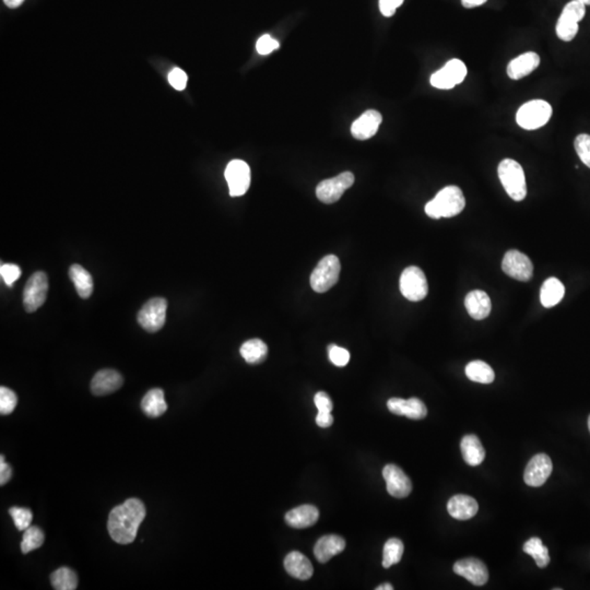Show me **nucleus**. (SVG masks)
<instances>
[{
	"mask_svg": "<svg viewBox=\"0 0 590 590\" xmlns=\"http://www.w3.org/2000/svg\"><path fill=\"white\" fill-rule=\"evenodd\" d=\"M328 354H329V360L333 362V364L339 366V368L346 366L350 361L349 351L341 348V347L335 346V345L328 346Z\"/></svg>",
	"mask_w": 590,
	"mask_h": 590,
	"instance_id": "nucleus-39",
	"label": "nucleus"
},
{
	"mask_svg": "<svg viewBox=\"0 0 590 590\" xmlns=\"http://www.w3.org/2000/svg\"><path fill=\"white\" fill-rule=\"evenodd\" d=\"M553 464L550 457L538 454L530 459L524 469V480L529 487H538L545 485L552 474Z\"/></svg>",
	"mask_w": 590,
	"mask_h": 590,
	"instance_id": "nucleus-14",
	"label": "nucleus"
},
{
	"mask_svg": "<svg viewBox=\"0 0 590 590\" xmlns=\"http://www.w3.org/2000/svg\"><path fill=\"white\" fill-rule=\"evenodd\" d=\"M316 423L321 428H329V426L333 425V416H331V412L318 411L317 416H316Z\"/></svg>",
	"mask_w": 590,
	"mask_h": 590,
	"instance_id": "nucleus-46",
	"label": "nucleus"
},
{
	"mask_svg": "<svg viewBox=\"0 0 590 590\" xmlns=\"http://www.w3.org/2000/svg\"><path fill=\"white\" fill-rule=\"evenodd\" d=\"M142 411L150 418H159L167 409L164 399V391L160 388L151 389L146 393L142 401Z\"/></svg>",
	"mask_w": 590,
	"mask_h": 590,
	"instance_id": "nucleus-28",
	"label": "nucleus"
},
{
	"mask_svg": "<svg viewBox=\"0 0 590 590\" xmlns=\"http://www.w3.org/2000/svg\"><path fill=\"white\" fill-rule=\"evenodd\" d=\"M540 65V57L534 52L522 54L517 59H513L507 66V75L513 80H520L528 76Z\"/></svg>",
	"mask_w": 590,
	"mask_h": 590,
	"instance_id": "nucleus-25",
	"label": "nucleus"
},
{
	"mask_svg": "<svg viewBox=\"0 0 590 590\" xmlns=\"http://www.w3.org/2000/svg\"><path fill=\"white\" fill-rule=\"evenodd\" d=\"M400 292L407 300L419 302L426 298L429 292V285L425 275L419 267L411 266L406 268L401 273Z\"/></svg>",
	"mask_w": 590,
	"mask_h": 590,
	"instance_id": "nucleus-6",
	"label": "nucleus"
},
{
	"mask_svg": "<svg viewBox=\"0 0 590 590\" xmlns=\"http://www.w3.org/2000/svg\"><path fill=\"white\" fill-rule=\"evenodd\" d=\"M393 587L391 584H383V585L376 587V590H393Z\"/></svg>",
	"mask_w": 590,
	"mask_h": 590,
	"instance_id": "nucleus-49",
	"label": "nucleus"
},
{
	"mask_svg": "<svg viewBox=\"0 0 590 590\" xmlns=\"http://www.w3.org/2000/svg\"><path fill=\"white\" fill-rule=\"evenodd\" d=\"M285 568L289 575L301 580H310L314 574L313 565L298 551H292L285 557Z\"/></svg>",
	"mask_w": 590,
	"mask_h": 590,
	"instance_id": "nucleus-24",
	"label": "nucleus"
},
{
	"mask_svg": "<svg viewBox=\"0 0 590 590\" xmlns=\"http://www.w3.org/2000/svg\"><path fill=\"white\" fill-rule=\"evenodd\" d=\"M576 1H580V3H584V5H589L590 6V0H576Z\"/></svg>",
	"mask_w": 590,
	"mask_h": 590,
	"instance_id": "nucleus-50",
	"label": "nucleus"
},
{
	"mask_svg": "<svg viewBox=\"0 0 590 590\" xmlns=\"http://www.w3.org/2000/svg\"><path fill=\"white\" fill-rule=\"evenodd\" d=\"M123 376L115 370H102L94 375L91 381V391L96 396H106L115 393L123 386Z\"/></svg>",
	"mask_w": 590,
	"mask_h": 590,
	"instance_id": "nucleus-19",
	"label": "nucleus"
},
{
	"mask_svg": "<svg viewBox=\"0 0 590 590\" xmlns=\"http://www.w3.org/2000/svg\"><path fill=\"white\" fill-rule=\"evenodd\" d=\"M564 293L563 283L557 278H549L541 287L540 301L545 308H553L562 301Z\"/></svg>",
	"mask_w": 590,
	"mask_h": 590,
	"instance_id": "nucleus-27",
	"label": "nucleus"
},
{
	"mask_svg": "<svg viewBox=\"0 0 590 590\" xmlns=\"http://www.w3.org/2000/svg\"><path fill=\"white\" fill-rule=\"evenodd\" d=\"M464 306L468 314L476 321H482L491 313V300L485 291L474 290L468 293L464 298Z\"/></svg>",
	"mask_w": 590,
	"mask_h": 590,
	"instance_id": "nucleus-20",
	"label": "nucleus"
},
{
	"mask_svg": "<svg viewBox=\"0 0 590 590\" xmlns=\"http://www.w3.org/2000/svg\"><path fill=\"white\" fill-rule=\"evenodd\" d=\"M48 278L43 271L33 273L23 291V305L28 313H33L43 305L47 298Z\"/></svg>",
	"mask_w": 590,
	"mask_h": 590,
	"instance_id": "nucleus-9",
	"label": "nucleus"
},
{
	"mask_svg": "<svg viewBox=\"0 0 590 590\" xmlns=\"http://www.w3.org/2000/svg\"><path fill=\"white\" fill-rule=\"evenodd\" d=\"M524 552L534 557L536 564L540 568H547L550 563V555L547 547L543 545V541L539 538L535 537L528 540L524 545Z\"/></svg>",
	"mask_w": 590,
	"mask_h": 590,
	"instance_id": "nucleus-33",
	"label": "nucleus"
},
{
	"mask_svg": "<svg viewBox=\"0 0 590 590\" xmlns=\"http://www.w3.org/2000/svg\"><path fill=\"white\" fill-rule=\"evenodd\" d=\"M404 543L397 538H391L384 545L383 566L389 568L393 565L400 562L401 557L404 554Z\"/></svg>",
	"mask_w": 590,
	"mask_h": 590,
	"instance_id": "nucleus-34",
	"label": "nucleus"
},
{
	"mask_svg": "<svg viewBox=\"0 0 590 590\" xmlns=\"http://www.w3.org/2000/svg\"><path fill=\"white\" fill-rule=\"evenodd\" d=\"M319 512L313 505H302L295 507L285 515V522L290 527L296 529L312 527L317 522Z\"/></svg>",
	"mask_w": 590,
	"mask_h": 590,
	"instance_id": "nucleus-23",
	"label": "nucleus"
},
{
	"mask_svg": "<svg viewBox=\"0 0 590 590\" xmlns=\"http://www.w3.org/2000/svg\"><path fill=\"white\" fill-rule=\"evenodd\" d=\"M584 3L573 0L565 6L557 23V36L564 42H570L578 33V22L585 17Z\"/></svg>",
	"mask_w": 590,
	"mask_h": 590,
	"instance_id": "nucleus-7",
	"label": "nucleus"
},
{
	"mask_svg": "<svg viewBox=\"0 0 590 590\" xmlns=\"http://www.w3.org/2000/svg\"><path fill=\"white\" fill-rule=\"evenodd\" d=\"M487 0H462V6L464 8H476L487 3Z\"/></svg>",
	"mask_w": 590,
	"mask_h": 590,
	"instance_id": "nucleus-47",
	"label": "nucleus"
},
{
	"mask_svg": "<svg viewBox=\"0 0 590 590\" xmlns=\"http://www.w3.org/2000/svg\"><path fill=\"white\" fill-rule=\"evenodd\" d=\"M146 506L138 499H128L109 513L107 530L115 543H134L140 524L146 518Z\"/></svg>",
	"mask_w": 590,
	"mask_h": 590,
	"instance_id": "nucleus-1",
	"label": "nucleus"
},
{
	"mask_svg": "<svg viewBox=\"0 0 590 590\" xmlns=\"http://www.w3.org/2000/svg\"><path fill=\"white\" fill-rule=\"evenodd\" d=\"M576 152H577L578 157L582 160L586 167L590 169V136L587 134H582L576 137L575 142Z\"/></svg>",
	"mask_w": 590,
	"mask_h": 590,
	"instance_id": "nucleus-38",
	"label": "nucleus"
},
{
	"mask_svg": "<svg viewBox=\"0 0 590 590\" xmlns=\"http://www.w3.org/2000/svg\"><path fill=\"white\" fill-rule=\"evenodd\" d=\"M3 1L9 8H18L19 6L22 5L24 0H3Z\"/></svg>",
	"mask_w": 590,
	"mask_h": 590,
	"instance_id": "nucleus-48",
	"label": "nucleus"
},
{
	"mask_svg": "<svg viewBox=\"0 0 590 590\" xmlns=\"http://www.w3.org/2000/svg\"><path fill=\"white\" fill-rule=\"evenodd\" d=\"M9 514L15 522V527L20 531H24L31 526L33 520V514L29 508L24 507H11Z\"/></svg>",
	"mask_w": 590,
	"mask_h": 590,
	"instance_id": "nucleus-36",
	"label": "nucleus"
},
{
	"mask_svg": "<svg viewBox=\"0 0 590 590\" xmlns=\"http://www.w3.org/2000/svg\"><path fill=\"white\" fill-rule=\"evenodd\" d=\"M278 48H279V42L271 38L269 34L262 36L256 44V50L260 55H268Z\"/></svg>",
	"mask_w": 590,
	"mask_h": 590,
	"instance_id": "nucleus-41",
	"label": "nucleus"
},
{
	"mask_svg": "<svg viewBox=\"0 0 590 590\" xmlns=\"http://www.w3.org/2000/svg\"><path fill=\"white\" fill-rule=\"evenodd\" d=\"M340 269V260L337 256H325L310 275V287L315 292H327L338 282Z\"/></svg>",
	"mask_w": 590,
	"mask_h": 590,
	"instance_id": "nucleus-4",
	"label": "nucleus"
},
{
	"mask_svg": "<svg viewBox=\"0 0 590 590\" xmlns=\"http://www.w3.org/2000/svg\"><path fill=\"white\" fill-rule=\"evenodd\" d=\"M13 477L11 467L5 462V457H0V485H5Z\"/></svg>",
	"mask_w": 590,
	"mask_h": 590,
	"instance_id": "nucleus-45",
	"label": "nucleus"
},
{
	"mask_svg": "<svg viewBox=\"0 0 590 590\" xmlns=\"http://www.w3.org/2000/svg\"><path fill=\"white\" fill-rule=\"evenodd\" d=\"M402 3L404 0H379V10L385 17H393Z\"/></svg>",
	"mask_w": 590,
	"mask_h": 590,
	"instance_id": "nucleus-44",
	"label": "nucleus"
},
{
	"mask_svg": "<svg viewBox=\"0 0 590 590\" xmlns=\"http://www.w3.org/2000/svg\"><path fill=\"white\" fill-rule=\"evenodd\" d=\"M387 407L391 414L404 416L409 419L422 420L428 416V409L423 401L419 398H391L387 401Z\"/></svg>",
	"mask_w": 590,
	"mask_h": 590,
	"instance_id": "nucleus-17",
	"label": "nucleus"
},
{
	"mask_svg": "<svg viewBox=\"0 0 590 590\" xmlns=\"http://www.w3.org/2000/svg\"><path fill=\"white\" fill-rule=\"evenodd\" d=\"M18 404V398L15 391L7 387H0V414L3 416L13 414Z\"/></svg>",
	"mask_w": 590,
	"mask_h": 590,
	"instance_id": "nucleus-37",
	"label": "nucleus"
},
{
	"mask_svg": "<svg viewBox=\"0 0 590 590\" xmlns=\"http://www.w3.org/2000/svg\"><path fill=\"white\" fill-rule=\"evenodd\" d=\"M229 185V195L232 197L243 196L250 186V169L246 162L233 160L227 164L225 173Z\"/></svg>",
	"mask_w": 590,
	"mask_h": 590,
	"instance_id": "nucleus-11",
	"label": "nucleus"
},
{
	"mask_svg": "<svg viewBox=\"0 0 590 590\" xmlns=\"http://www.w3.org/2000/svg\"><path fill=\"white\" fill-rule=\"evenodd\" d=\"M466 375L470 381L480 384H491L494 381V371L483 361H472L466 366Z\"/></svg>",
	"mask_w": 590,
	"mask_h": 590,
	"instance_id": "nucleus-31",
	"label": "nucleus"
},
{
	"mask_svg": "<svg viewBox=\"0 0 590 590\" xmlns=\"http://www.w3.org/2000/svg\"><path fill=\"white\" fill-rule=\"evenodd\" d=\"M69 278L76 287L79 296L82 298H90L93 292V279L89 271L80 265H73L69 269Z\"/></svg>",
	"mask_w": 590,
	"mask_h": 590,
	"instance_id": "nucleus-29",
	"label": "nucleus"
},
{
	"mask_svg": "<svg viewBox=\"0 0 590 590\" xmlns=\"http://www.w3.org/2000/svg\"><path fill=\"white\" fill-rule=\"evenodd\" d=\"M552 116V107L543 100L527 102L518 109L516 121L522 128L535 130L545 126Z\"/></svg>",
	"mask_w": 590,
	"mask_h": 590,
	"instance_id": "nucleus-5",
	"label": "nucleus"
},
{
	"mask_svg": "<svg viewBox=\"0 0 590 590\" xmlns=\"http://www.w3.org/2000/svg\"><path fill=\"white\" fill-rule=\"evenodd\" d=\"M354 183V175L351 172H343L338 176L319 183L316 188V196L324 204H333L340 199L341 196Z\"/></svg>",
	"mask_w": 590,
	"mask_h": 590,
	"instance_id": "nucleus-10",
	"label": "nucleus"
},
{
	"mask_svg": "<svg viewBox=\"0 0 590 590\" xmlns=\"http://www.w3.org/2000/svg\"><path fill=\"white\" fill-rule=\"evenodd\" d=\"M314 402H315V406L317 407L318 411H333V401H331V397L328 396L327 393H324V391L316 393L315 397H314Z\"/></svg>",
	"mask_w": 590,
	"mask_h": 590,
	"instance_id": "nucleus-43",
	"label": "nucleus"
},
{
	"mask_svg": "<svg viewBox=\"0 0 590 590\" xmlns=\"http://www.w3.org/2000/svg\"><path fill=\"white\" fill-rule=\"evenodd\" d=\"M345 547H346V541L340 536H324L316 543L314 554L318 562L326 563L335 555L342 552Z\"/></svg>",
	"mask_w": 590,
	"mask_h": 590,
	"instance_id": "nucleus-22",
	"label": "nucleus"
},
{
	"mask_svg": "<svg viewBox=\"0 0 590 590\" xmlns=\"http://www.w3.org/2000/svg\"><path fill=\"white\" fill-rule=\"evenodd\" d=\"M502 269L507 275L518 281H529L534 275V265L527 255L520 250H508L502 262Z\"/></svg>",
	"mask_w": 590,
	"mask_h": 590,
	"instance_id": "nucleus-12",
	"label": "nucleus"
},
{
	"mask_svg": "<svg viewBox=\"0 0 590 590\" xmlns=\"http://www.w3.org/2000/svg\"><path fill=\"white\" fill-rule=\"evenodd\" d=\"M167 302L163 298H154L139 310L137 321L148 333L161 331L167 319Z\"/></svg>",
	"mask_w": 590,
	"mask_h": 590,
	"instance_id": "nucleus-8",
	"label": "nucleus"
},
{
	"mask_svg": "<svg viewBox=\"0 0 590 590\" xmlns=\"http://www.w3.org/2000/svg\"><path fill=\"white\" fill-rule=\"evenodd\" d=\"M466 76V65L459 59H452L443 68L432 75L431 84L434 88L449 90L462 84Z\"/></svg>",
	"mask_w": 590,
	"mask_h": 590,
	"instance_id": "nucleus-13",
	"label": "nucleus"
},
{
	"mask_svg": "<svg viewBox=\"0 0 590 590\" xmlns=\"http://www.w3.org/2000/svg\"><path fill=\"white\" fill-rule=\"evenodd\" d=\"M462 457L469 466H479L485 458V451L476 435H466L460 443Z\"/></svg>",
	"mask_w": 590,
	"mask_h": 590,
	"instance_id": "nucleus-26",
	"label": "nucleus"
},
{
	"mask_svg": "<svg viewBox=\"0 0 590 590\" xmlns=\"http://www.w3.org/2000/svg\"><path fill=\"white\" fill-rule=\"evenodd\" d=\"M381 121H383V117L379 112L368 109L352 124L351 134L358 140H368L375 136Z\"/></svg>",
	"mask_w": 590,
	"mask_h": 590,
	"instance_id": "nucleus-18",
	"label": "nucleus"
},
{
	"mask_svg": "<svg viewBox=\"0 0 590 590\" xmlns=\"http://www.w3.org/2000/svg\"><path fill=\"white\" fill-rule=\"evenodd\" d=\"M588 428H589V432H590V416H589V418H588Z\"/></svg>",
	"mask_w": 590,
	"mask_h": 590,
	"instance_id": "nucleus-51",
	"label": "nucleus"
},
{
	"mask_svg": "<svg viewBox=\"0 0 590 590\" xmlns=\"http://www.w3.org/2000/svg\"><path fill=\"white\" fill-rule=\"evenodd\" d=\"M44 540H45V536H44L43 530L36 526H30L28 529L24 530L22 543H21V551L27 554L31 551L36 550L43 545Z\"/></svg>",
	"mask_w": 590,
	"mask_h": 590,
	"instance_id": "nucleus-35",
	"label": "nucleus"
},
{
	"mask_svg": "<svg viewBox=\"0 0 590 590\" xmlns=\"http://www.w3.org/2000/svg\"><path fill=\"white\" fill-rule=\"evenodd\" d=\"M479 510V505L474 497L458 494L449 499L447 510L455 520H467L474 517Z\"/></svg>",
	"mask_w": 590,
	"mask_h": 590,
	"instance_id": "nucleus-21",
	"label": "nucleus"
},
{
	"mask_svg": "<svg viewBox=\"0 0 590 590\" xmlns=\"http://www.w3.org/2000/svg\"><path fill=\"white\" fill-rule=\"evenodd\" d=\"M240 352L248 364H259L267 358L268 347L260 339H250L243 343Z\"/></svg>",
	"mask_w": 590,
	"mask_h": 590,
	"instance_id": "nucleus-30",
	"label": "nucleus"
},
{
	"mask_svg": "<svg viewBox=\"0 0 590 590\" xmlns=\"http://www.w3.org/2000/svg\"><path fill=\"white\" fill-rule=\"evenodd\" d=\"M383 477L386 481L387 491L391 497L404 499L412 491L411 480L404 470L396 464H389L383 469Z\"/></svg>",
	"mask_w": 590,
	"mask_h": 590,
	"instance_id": "nucleus-15",
	"label": "nucleus"
},
{
	"mask_svg": "<svg viewBox=\"0 0 590 590\" xmlns=\"http://www.w3.org/2000/svg\"><path fill=\"white\" fill-rule=\"evenodd\" d=\"M0 275L8 287H13V283L21 277V269L15 264H3L0 267Z\"/></svg>",
	"mask_w": 590,
	"mask_h": 590,
	"instance_id": "nucleus-40",
	"label": "nucleus"
},
{
	"mask_svg": "<svg viewBox=\"0 0 590 590\" xmlns=\"http://www.w3.org/2000/svg\"><path fill=\"white\" fill-rule=\"evenodd\" d=\"M187 80H188V78H187L186 73L182 69L174 68L169 73V84L177 91H183L186 88Z\"/></svg>",
	"mask_w": 590,
	"mask_h": 590,
	"instance_id": "nucleus-42",
	"label": "nucleus"
},
{
	"mask_svg": "<svg viewBox=\"0 0 590 590\" xmlns=\"http://www.w3.org/2000/svg\"><path fill=\"white\" fill-rule=\"evenodd\" d=\"M464 206L466 199L462 190L457 186H447L425 204V213L432 219L452 218L459 215Z\"/></svg>",
	"mask_w": 590,
	"mask_h": 590,
	"instance_id": "nucleus-2",
	"label": "nucleus"
},
{
	"mask_svg": "<svg viewBox=\"0 0 590 590\" xmlns=\"http://www.w3.org/2000/svg\"><path fill=\"white\" fill-rule=\"evenodd\" d=\"M454 572L476 586H483L489 580V572L485 563L474 557L455 563Z\"/></svg>",
	"mask_w": 590,
	"mask_h": 590,
	"instance_id": "nucleus-16",
	"label": "nucleus"
},
{
	"mask_svg": "<svg viewBox=\"0 0 590 590\" xmlns=\"http://www.w3.org/2000/svg\"><path fill=\"white\" fill-rule=\"evenodd\" d=\"M51 583L56 590H75L78 586V576L71 568H61L52 574Z\"/></svg>",
	"mask_w": 590,
	"mask_h": 590,
	"instance_id": "nucleus-32",
	"label": "nucleus"
},
{
	"mask_svg": "<svg viewBox=\"0 0 590 590\" xmlns=\"http://www.w3.org/2000/svg\"><path fill=\"white\" fill-rule=\"evenodd\" d=\"M497 172L508 196L515 202L524 200L527 196V184L522 165L515 160L505 159L499 163Z\"/></svg>",
	"mask_w": 590,
	"mask_h": 590,
	"instance_id": "nucleus-3",
	"label": "nucleus"
}]
</instances>
